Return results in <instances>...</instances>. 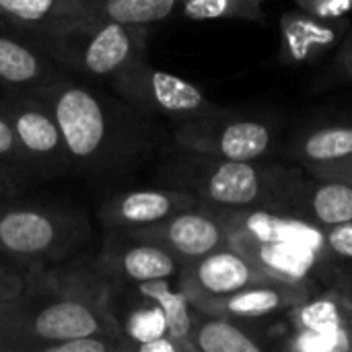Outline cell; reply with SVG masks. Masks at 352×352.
<instances>
[{"label": "cell", "mask_w": 352, "mask_h": 352, "mask_svg": "<svg viewBox=\"0 0 352 352\" xmlns=\"http://www.w3.org/2000/svg\"><path fill=\"white\" fill-rule=\"evenodd\" d=\"M283 157L305 169L349 159L352 157V122L320 124L301 130L287 144Z\"/></svg>", "instance_id": "7402d4cb"}, {"label": "cell", "mask_w": 352, "mask_h": 352, "mask_svg": "<svg viewBox=\"0 0 352 352\" xmlns=\"http://www.w3.org/2000/svg\"><path fill=\"white\" fill-rule=\"evenodd\" d=\"M314 293L316 291L301 285L266 278L262 283L243 287L227 297L198 303L194 305V309L210 316H225L245 322H264L276 316H285L289 309H293L297 303H301Z\"/></svg>", "instance_id": "2e32d148"}, {"label": "cell", "mask_w": 352, "mask_h": 352, "mask_svg": "<svg viewBox=\"0 0 352 352\" xmlns=\"http://www.w3.org/2000/svg\"><path fill=\"white\" fill-rule=\"evenodd\" d=\"M258 324L194 309L190 338L198 352H264L272 344Z\"/></svg>", "instance_id": "ffe728a7"}, {"label": "cell", "mask_w": 352, "mask_h": 352, "mask_svg": "<svg viewBox=\"0 0 352 352\" xmlns=\"http://www.w3.org/2000/svg\"><path fill=\"white\" fill-rule=\"evenodd\" d=\"M278 349L291 352H352V332H316L289 328L278 336Z\"/></svg>", "instance_id": "484cf974"}, {"label": "cell", "mask_w": 352, "mask_h": 352, "mask_svg": "<svg viewBox=\"0 0 352 352\" xmlns=\"http://www.w3.org/2000/svg\"><path fill=\"white\" fill-rule=\"evenodd\" d=\"M103 276H116L126 283H148L177 276L182 262L157 243L128 235L126 231H113L101 252Z\"/></svg>", "instance_id": "7c38bea8"}, {"label": "cell", "mask_w": 352, "mask_h": 352, "mask_svg": "<svg viewBox=\"0 0 352 352\" xmlns=\"http://www.w3.org/2000/svg\"><path fill=\"white\" fill-rule=\"evenodd\" d=\"M326 252L340 283L352 287V221L326 229Z\"/></svg>", "instance_id": "4316f807"}, {"label": "cell", "mask_w": 352, "mask_h": 352, "mask_svg": "<svg viewBox=\"0 0 352 352\" xmlns=\"http://www.w3.org/2000/svg\"><path fill=\"white\" fill-rule=\"evenodd\" d=\"M126 233L161 245L163 250L173 254L182 262V266L229 245V231L219 212L202 204L179 210L151 227L132 229Z\"/></svg>", "instance_id": "9c48e42d"}, {"label": "cell", "mask_w": 352, "mask_h": 352, "mask_svg": "<svg viewBox=\"0 0 352 352\" xmlns=\"http://www.w3.org/2000/svg\"><path fill=\"white\" fill-rule=\"evenodd\" d=\"M266 0H179L177 10L196 23L237 19L250 23H264Z\"/></svg>", "instance_id": "cb8c5ba5"}, {"label": "cell", "mask_w": 352, "mask_h": 352, "mask_svg": "<svg viewBox=\"0 0 352 352\" xmlns=\"http://www.w3.org/2000/svg\"><path fill=\"white\" fill-rule=\"evenodd\" d=\"M89 235L85 214L50 204L0 200V254L14 262H58Z\"/></svg>", "instance_id": "5b68a950"}, {"label": "cell", "mask_w": 352, "mask_h": 352, "mask_svg": "<svg viewBox=\"0 0 352 352\" xmlns=\"http://www.w3.org/2000/svg\"><path fill=\"white\" fill-rule=\"evenodd\" d=\"M142 299L153 301L161 307L165 316V336L179 342L186 352H198L190 334H192V320H194V307L190 305L186 293L173 291L167 283V278L161 280H148L136 285Z\"/></svg>", "instance_id": "603a6c76"}, {"label": "cell", "mask_w": 352, "mask_h": 352, "mask_svg": "<svg viewBox=\"0 0 352 352\" xmlns=\"http://www.w3.org/2000/svg\"><path fill=\"white\" fill-rule=\"evenodd\" d=\"M182 151L231 161H264L280 140V124L217 107L210 113L179 122L173 134Z\"/></svg>", "instance_id": "8992f818"}, {"label": "cell", "mask_w": 352, "mask_h": 352, "mask_svg": "<svg viewBox=\"0 0 352 352\" xmlns=\"http://www.w3.org/2000/svg\"><path fill=\"white\" fill-rule=\"evenodd\" d=\"M229 245L241 252L268 278L301 285L311 291L342 285L328 260V254L316 248L254 239H229Z\"/></svg>", "instance_id": "ba28073f"}, {"label": "cell", "mask_w": 352, "mask_h": 352, "mask_svg": "<svg viewBox=\"0 0 352 352\" xmlns=\"http://www.w3.org/2000/svg\"><path fill=\"white\" fill-rule=\"evenodd\" d=\"M351 21L342 19H322L309 14L301 8L287 10L280 14V45L278 62L283 66L311 64L332 52L346 35Z\"/></svg>", "instance_id": "e0dca14e"}, {"label": "cell", "mask_w": 352, "mask_h": 352, "mask_svg": "<svg viewBox=\"0 0 352 352\" xmlns=\"http://www.w3.org/2000/svg\"><path fill=\"white\" fill-rule=\"evenodd\" d=\"M132 351L138 352H186L184 346L179 342H175L173 338L169 336H157V338H151V340H144V342H138L132 346Z\"/></svg>", "instance_id": "e575fe53"}, {"label": "cell", "mask_w": 352, "mask_h": 352, "mask_svg": "<svg viewBox=\"0 0 352 352\" xmlns=\"http://www.w3.org/2000/svg\"><path fill=\"white\" fill-rule=\"evenodd\" d=\"M163 334H165V316H163L161 307L155 305L153 301L148 305L132 311L130 322H128V326L124 330V336L132 338V342H130L132 346L138 344V342L163 336Z\"/></svg>", "instance_id": "83f0119b"}, {"label": "cell", "mask_w": 352, "mask_h": 352, "mask_svg": "<svg viewBox=\"0 0 352 352\" xmlns=\"http://www.w3.org/2000/svg\"><path fill=\"white\" fill-rule=\"evenodd\" d=\"M177 278L179 289L186 293L190 305L194 307L210 299L227 297L254 283H262L268 276H264L233 245H225L194 262L184 264Z\"/></svg>", "instance_id": "8fae6325"}, {"label": "cell", "mask_w": 352, "mask_h": 352, "mask_svg": "<svg viewBox=\"0 0 352 352\" xmlns=\"http://www.w3.org/2000/svg\"><path fill=\"white\" fill-rule=\"evenodd\" d=\"M305 169V167H303ZM274 210L295 214L322 229L352 221V186L342 179L320 177L305 169Z\"/></svg>", "instance_id": "4fadbf2b"}, {"label": "cell", "mask_w": 352, "mask_h": 352, "mask_svg": "<svg viewBox=\"0 0 352 352\" xmlns=\"http://www.w3.org/2000/svg\"><path fill=\"white\" fill-rule=\"evenodd\" d=\"M33 95L52 111L72 165L80 169H103L124 157L122 148L132 142L126 134L132 120L124 118L97 91L62 76L33 91Z\"/></svg>", "instance_id": "7a4b0ae2"}, {"label": "cell", "mask_w": 352, "mask_h": 352, "mask_svg": "<svg viewBox=\"0 0 352 352\" xmlns=\"http://www.w3.org/2000/svg\"><path fill=\"white\" fill-rule=\"evenodd\" d=\"M295 4L322 19H342L352 10V0H295Z\"/></svg>", "instance_id": "4dcf8cb0"}, {"label": "cell", "mask_w": 352, "mask_h": 352, "mask_svg": "<svg viewBox=\"0 0 352 352\" xmlns=\"http://www.w3.org/2000/svg\"><path fill=\"white\" fill-rule=\"evenodd\" d=\"M198 200L179 188L128 190L107 198L99 208L101 223L111 231H132L151 227L179 210L196 206Z\"/></svg>", "instance_id": "9a60e30c"}, {"label": "cell", "mask_w": 352, "mask_h": 352, "mask_svg": "<svg viewBox=\"0 0 352 352\" xmlns=\"http://www.w3.org/2000/svg\"><path fill=\"white\" fill-rule=\"evenodd\" d=\"M179 0H60V19L151 27L171 16Z\"/></svg>", "instance_id": "d6986e66"}, {"label": "cell", "mask_w": 352, "mask_h": 352, "mask_svg": "<svg viewBox=\"0 0 352 352\" xmlns=\"http://www.w3.org/2000/svg\"><path fill=\"white\" fill-rule=\"evenodd\" d=\"M111 85L113 91L136 111L163 116L175 124L200 118L219 107L198 85L151 66L142 56L134 58L111 76Z\"/></svg>", "instance_id": "52a82bcc"}, {"label": "cell", "mask_w": 352, "mask_h": 352, "mask_svg": "<svg viewBox=\"0 0 352 352\" xmlns=\"http://www.w3.org/2000/svg\"><path fill=\"white\" fill-rule=\"evenodd\" d=\"M25 287H27L25 276L16 270V266L6 262V258L2 256L0 258V303L21 297Z\"/></svg>", "instance_id": "1f68e13d"}, {"label": "cell", "mask_w": 352, "mask_h": 352, "mask_svg": "<svg viewBox=\"0 0 352 352\" xmlns=\"http://www.w3.org/2000/svg\"><path fill=\"white\" fill-rule=\"evenodd\" d=\"M303 173L301 165L231 161L182 151L161 175L171 188L192 194L198 204L208 208L274 210Z\"/></svg>", "instance_id": "6da1fadb"}, {"label": "cell", "mask_w": 352, "mask_h": 352, "mask_svg": "<svg viewBox=\"0 0 352 352\" xmlns=\"http://www.w3.org/2000/svg\"><path fill=\"white\" fill-rule=\"evenodd\" d=\"M58 62L31 37L10 23L0 21V82L10 89H41L62 78Z\"/></svg>", "instance_id": "ac0fdd59"}, {"label": "cell", "mask_w": 352, "mask_h": 352, "mask_svg": "<svg viewBox=\"0 0 352 352\" xmlns=\"http://www.w3.org/2000/svg\"><path fill=\"white\" fill-rule=\"evenodd\" d=\"M0 163L10 165V167H27L23 151L19 146V140L14 136V130L10 126V120L6 118V113L0 109Z\"/></svg>", "instance_id": "f546056e"}, {"label": "cell", "mask_w": 352, "mask_h": 352, "mask_svg": "<svg viewBox=\"0 0 352 352\" xmlns=\"http://www.w3.org/2000/svg\"><path fill=\"white\" fill-rule=\"evenodd\" d=\"M336 70L340 72V76L352 80V23L344 35V39L340 41L338 54H336Z\"/></svg>", "instance_id": "836d02e7"}, {"label": "cell", "mask_w": 352, "mask_h": 352, "mask_svg": "<svg viewBox=\"0 0 352 352\" xmlns=\"http://www.w3.org/2000/svg\"><path fill=\"white\" fill-rule=\"evenodd\" d=\"M287 326L316 332H352V287L316 291L285 314Z\"/></svg>", "instance_id": "44dd1931"}, {"label": "cell", "mask_w": 352, "mask_h": 352, "mask_svg": "<svg viewBox=\"0 0 352 352\" xmlns=\"http://www.w3.org/2000/svg\"><path fill=\"white\" fill-rule=\"evenodd\" d=\"M217 212L229 231V239L299 243L326 252V229L295 214L270 208H231Z\"/></svg>", "instance_id": "5bb4252c"}, {"label": "cell", "mask_w": 352, "mask_h": 352, "mask_svg": "<svg viewBox=\"0 0 352 352\" xmlns=\"http://www.w3.org/2000/svg\"><path fill=\"white\" fill-rule=\"evenodd\" d=\"M16 190H19V182L12 173V167L0 163V200L12 196Z\"/></svg>", "instance_id": "d590c367"}, {"label": "cell", "mask_w": 352, "mask_h": 352, "mask_svg": "<svg viewBox=\"0 0 352 352\" xmlns=\"http://www.w3.org/2000/svg\"><path fill=\"white\" fill-rule=\"evenodd\" d=\"M118 351H132L128 342L113 340L107 336H80L64 342H54L41 346L39 352H118Z\"/></svg>", "instance_id": "f1b7e54d"}, {"label": "cell", "mask_w": 352, "mask_h": 352, "mask_svg": "<svg viewBox=\"0 0 352 352\" xmlns=\"http://www.w3.org/2000/svg\"><path fill=\"white\" fill-rule=\"evenodd\" d=\"M0 109L10 120L27 169L54 173L72 167L60 128L47 105L37 95L10 97L0 101Z\"/></svg>", "instance_id": "30bf717a"}, {"label": "cell", "mask_w": 352, "mask_h": 352, "mask_svg": "<svg viewBox=\"0 0 352 352\" xmlns=\"http://www.w3.org/2000/svg\"><path fill=\"white\" fill-rule=\"evenodd\" d=\"M31 37L60 64L95 78H111L142 56L146 27L60 19Z\"/></svg>", "instance_id": "3957f363"}, {"label": "cell", "mask_w": 352, "mask_h": 352, "mask_svg": "<svg viewBox=\"0 0 352 352\" xmlns=\"http://www.w3.org/2000/svg\"><path fill=\"white\" fill-rule=\"evenodd\" d=\"M309 173L320 175V177H332V179H342L352 186V157L338 161V163H328V165H316L307 167Z\"/></svg>", "instance_id": "d6a6232c"}, {"label": "cell", "mask_w": 352, "mask_h": 352, "mask_svg": "<svg viewBox=\"0 0 352 352\" xmlns=\"http://www.w3.org/2000/svg\"><path fill=\"white\" fill-rule=\"evenodd\" d=\"M66 287L68 289L58 291L54 297H47L43 305H35V299L29 297L25 289L29 301V352H39L45 344L80 336H107L128 342L124 330L111 316L109 285L103 280V272L97 280L89 276L70 278L66 280Z\"/></svg>", "instance_id": "277c9868"}, {"label": "cell", "mask_w": 352, "mask_h": 352, "mask_svg": "<svg viewBox=\"0 0 352 352\" xmlns=\"http://www.w3.org/2000/svg\"><path fill=\"white\" fill-rule=\"evenodd\" d=\"M0 21L35 33L60 21V0H0Z\"/></svg>", "instance_id": "d4e9b609"}]
</instances>
